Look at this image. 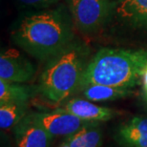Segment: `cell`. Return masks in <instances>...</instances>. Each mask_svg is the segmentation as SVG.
Here are the masks:
<instances>
[{
  "label": "cell",
  "instance_id": "obj_7",
  "mask_svg": "<svg viewBox=\"0 0 147 147\" xmlns=\"http://www.w3.org/2000/svg\"><path fill=\"white\" fill-rule=\"evenodd\" d=\"M13 130L16 147H50L55 139L28 116L17 123Z\"/></svg>",
  "mask_w": 147,
  "mask_h": 147
},
{
  "label": "cell",
  "instance_id": "obj_8",
  "mask_svg": "<svg viewBox=\"0 0 147 147\" xmlns=\"http://www.w3.org/2000/svg\"><path fill=\"white\" fill-rule=\"evenodd\" d=\"M62 108L83 120L99 123L108 121L120 115L119 111L99 106L93 101L83 98H70Z\"/></svg>",
  "mask_w": 147,
  "mask_h": 147
},
{
  "label": "cell",
  "instance_id": "obj_6",
  "mask_svg": "<svg viewBox=\"0 0 147 147\" xmlns=\"http://www.w3.org/2000/svg\"><path fill=\"white\" fill-rule=\"evenodd\" d=\"M36 67L16 49H7L0 55V79L13 83H25L32 80Z\"/></svg>",
  "mask_w": 147,
  "mask_h": 147
},
{
  "label": "cell",
  "instance_id": "obj_2",
  "mask_svg": "<svg viewBox=\"0 0 147 147\" xmlns=\"http://www.w3.org/2000/svg\"><path fill=\"white\" fill-rule=\"evenodd\" d=\"M147 65V50L102 48L88 62L80 87L90 84L133 89L142 83Z\"/></svg>",
  "mask_w": 147,
  "mask_h": 147
},
{
  "label": "cell",
  "instance_id": "obj_11",
  "mask_svg": "<svg viewBox=\"0 0 147 147\" xmlns=\"http://www.w3.org/2000/svg\"><path fill=\"white\" fill-rule=\"evenodd\" d=\"M79 92L85 98L93 102L115 101L131 96L134 94V91L129 88L114 87L101 84L87 85Z\"/></svg>",
  "mask_w": 147,
  "mask_h": 147
},
{
  "label": "cell",
  "instance_id": "obj_10",
  "mask_svg": "<svg viewBox=\"0 0 147 147\" xmlns=\"http://www.w3.org/2000/svg\"><path fill=\"white\" fill-rule=\"evenodd\" d=\"M115 14L125 25L147 30V0H116Z\"/></svg>",
  "mask_w": 147,
  "mask_h": 147
},
{
  "label": "cell",
  "instance_id": "obj_15",
  "mask_svg": "<svg viewBox=\"0 0 147 147\" xmlns=\"http://www.w3.org/2000/svg\"><path fill=\"white\" fill-rule=\"evenodd\" d=\"M16 1L25 8L40 11L59 4L60 0H16Z\"/></svg>",
  "mask_w": 147,
  "mask_h": 147
},
{
  "label": "cell",
  "instance_id": "obj_9",
  "mask_svg": "<svg viewBox=\"0 0 147 147\" xmlns=\"http://www.w3.org/2000/svg\"><path fill=\"white\" fill-rule=\"evenodd\" d=\"M114 138L121 147H147V117H131L117 128Z\"/></svg>",
  "mask_w": 147,
  "mask_h": 147
},
{
  "label": "cell",
  "instance_id": "obj_5",
  "mask_svg": "<svg viewBox=\"0 0 147 147\" xmlns=\"http://www.w3.org/2000/svg\"><path fill=\"white\" fill-rule=\"evenodd\" d=\"M27 116L54 137L67 138L95 123L79 119L63 108H57L50 112H31Z\"/></svg>",
  "mask_w": 147,
  "mask_h": 147
},
{
  "label": "cell",
  "instance_id": "obj_14",
  "mask_svg": "<svg viewBox=\"0 0 147 147\" xmlns=\"http://www.w3.org/2000/svg\"><path fill=\"white\" fill-rule=\"evenodd\" d=\"M28 102L0 103V127L2 130L13 128L28 115Z\"/></svg>",
  "mask_w": 147,
  "mask_h": 147
},
{
  "label": "cell",
  "instance_id": "obj_4",
  "mask_svg": "<svg viewBox=\"0 0 147 147\" xmlns=\"http://www.w3.org/2000/svg\"><path fill=\"white\" fill-rule=\"evenodd\" d=\"M76 29L84 36H95L115 14L116 0H66Z\"/></svg>",
  "mask_w": 147,
  "mask_h": 147
},
{
  "label": "cell",
  "instance_id": "obj_13",
  "mask_svg": "<svg viewBox=\"0 0 147 147\" xmlns=\"http://www.w3.org/2000/svg\"><path fill=\"white\" fill-rule=\"evenodd\" d=\"M38 93L37 86L13 83L0 79V103L29 102Z\"/></svg>",
  "mask_w": 147,
  "mask_h": 147
},
{
  "label": "cell",
  "instance_id": "obj_16",
  "mask_svg": "<svg viewBox=\"0 0 147 147\" xmlns=\"http://www.w3.org/2000/svg\"><path fill=\"white\" fill-rule=\"evenodd\" d=\"M142 98L144 103L147 106V65L145 67L144 71L142 74Z\"/></svg>",
  "mask_w": 147,
  "mask_h": 147
},
{
  "label": "cell",
  "instance_id": "obj_3",
  "mask_svg": "<svg viewBox=\"0 0 147 147\" xmlns=\"http://www.w3.org/2000/svg\"><path fill=\"white\" fill-rule=\"evenodd\" d=\"M89 54L86 44L76 39L60 54L46 61L38 79V93L55 103L68 100L78 93Z\"/></svg>",
  "mask_w": 147,
  "mask_h": 147
},
{
  "label": "cell",
  "instance_id": "obj_12",
  "mask_svg": "<svg viewBox=\"0 0 147 147\" xmlns=\"http://www.w3.org/2000/svg\"><path fill=\"white\" fill-rule=\"evenodd\" d=\"M103 131L99 122H95L65 138L58 147H100Z\"/></svg>",
  "mask_w": 147,
  "mask_h": 147
},
{
  "label": "cell",
  "instance_id": "obj_1",
  "mask_svg": "<svg viewBox=\"0 0 147 147\" xmlns=\"http://www.w3.org/2000/svg\"><path fill=\"white\" fill-rule=\"evenodd\" d=\"M75 29L67 5L57 4L22 18L11 38L27 55L46 62L76 40Z\"/></svg>",
  "mask_w": 147,
  "mask_h": 147
}]
</instances>
